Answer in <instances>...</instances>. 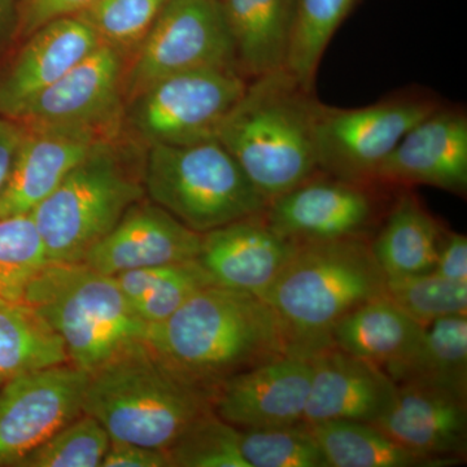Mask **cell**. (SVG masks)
<instances>
[{"mask_svg": "<svg viewBox=\"0 0 467 467\" xmlns=\"http://www.w3.org/2000/svg\"><path fill=\"white\" fill-rule=\"evenodd\" d=\"M0 69V116L15 119L101 43L84 21L57 18L36 29Z\"/></svg>", "mask_w": 467, "mask_h": 467, "instance_id": "44dd1931", "label": "cell"}, {"mask_svg": "<svg viewBox=\"0 0 467 467\" xmlns=\"http://www.w3.org/2000/svg\"><path fill=\"white\" fill-rule=\"evenodd\" d=\"M425 327L384 295L337 322L331 346L384 368L408 355Z\"/></svg>", "mask_w": 467, "mask_h": 467, "instance_id": "603a6c76", "label": "cell"}, {"mask_svg": "<svg viewBox=\"0 0 467 467\" xmlns=\"http://www.w3.org/2000/svg\"><path fill=\"white\" fill-rule=\"evenodd\" d=\"M84 413L99 420L112 441L168 451L213 410L207 392L178 377L140 340L91 371Z\"/></svg>", "mask_w": 467, "mask_h": 467, "instance_id": "277c9868", "label": "cell"}, {"mask_svg": "<svg viewBox=\"0 0 467 467\" xmlns=\"http://www.w3.org/2000/svg\"><path fill=\"white\" fill-rule=\"evenodd\" d=\"M432 273L467 284V238L459 233H444Z\"/></svg>", "mask_w": 467, "mask_h": 467, "instance_id": "74e56055", "label": "cell"}, {"mask_svg": "<svg viewBox=\"0 0 467 467\" xmlns=\"http://www.w3.org/2000/svg\"><path fill=\"white\" fill-rule=\"evenodd\" d=\"M125 144L104 140L30 212L48 263H82L144 196L142 175L128 164Z\"/></svg>", "mask_w": 467, "mask_h": 467, "instance_id": "8992f818", "label": "cell"}, {"mask_svg": "<svg viewBox=\"0 0 467 467\" xmlns=\"http://www.w3.org/2000/svg\"><path fill=\"white\" fill-rule=\"evenodd\" d=\"M248 467H328L309 423L239 430Z\"/></svg>", "mask_w": 467, "mask_h": 467, "instance_id": "1f68e13d", "label": "cell"}, {"mask_svg": "<svg viewBox=\"0 0 467 467\" xmlns=\"http://www.w3.org/2000/svg\"><path fill=\"white\" fill-rule=\"evenodd\" d=\"M67 362L63 340L26 304L0 306V376Z\"/></svg>", "mask_w": 467, "mask_h": 467, "instance_id": "83f0119b", "label": "cell"}, {"mask_svg": "<svg viewBox=\"0 0 467 467\" xmlns=\"http://www.w3.org/2000/svg\"><path fill=\"white\" fill-rule=\"evenodd\" d=\"M386 295V275L367 236L297 243L294 256L261 299L281 321L292 355L331 346L337 322Z\"/></svg>", "mask_w": 467, "mask_h": 467, "instance_id": "3957f363", "label": "cell"}, {"mask_svg": "<svg viewBox=\"0 0 467 467\" xmlns=\"http://www.w3.org/2000/svg\"><path fill=\"white\" fill-rule=\"evenodd\" d=\"M376 217L367 184L317 174L269 202L264 220L295 243L364 236Z\"/></svg>", "mask_w": 467, "mask_h": 467, "instance_id": "4fadbf2b", "label": "cell"}, {"mask_svg": "<svg viewBox=\"0 0 467 467\" xmlns=\"http://www.w3.org/2000/svg\"><path fill=\"white\" fill-rule=\"evenodd\" d=\"M248 79L235 67L165 77L125 103L121 131L134 146H186L216 140Z\"/></svg>", "mask_w": 467, "mask_h": 467, "instance_id": "ba28073f", "label": "cell"}, {"mask_svg": "<svg viewBox=\"0 0 467 467\" xmlns=\"http://www.w3.org/2000/svg\"><path fill=\"white\" fill-rule=\"evenodd\" d=\"M47 264L45 244L30 213L0 218V300L23 303L27 285Z\"/></svg>", "mask_w": 467, "mask_h": 467, "instance_id": "f546056e", "label": "cell"}, {"mask_svg": "<svg viewBox=\"0 0 467 467\" xmlns=\"http://www.w3.org/2000/svg\"><path fill=\"white\" fill-rule=\"evenodd\" d=\"M95 0H18L16 36L26 39L57 18L76 16Z\"/></svg>", "mask_w": 467, "mask_h": 467, "instance_id": "d590c367", "label": "cell"}, {"mask_svg": "<svg viewBox=\"0 0 467 467\" xmlns=\"http://www.w3.org/2000/svg\"><path fill=\"white\" fill-rule=\"evenodd\" d=\"M373 181L426 184L453 193L467 189V117L460 109L432 110L414 125L377 169Z\"/></svg>", "mask_w": 467, "mask_h": 467, "instance_id": "9a60e30c", "label": "cell"}, {"mask_svg": "<svg viewBox=\"0 0 467 467\" xmlns=\"http://www.w3.org/2000/svg\"><path fill=\"white\" fill-rule=\"evenodd\" d=\"M143 342L211 398L229 378L291 353L281 321L265 300L220 285L202 288L171 317L147 325Z\"/></svg>", "mask_w": 467, "mask_h": 467, "instance_id": "6da1fadb", "label": "cell"}, {"mask_svg": "<svg viewBox=\"0 0 467 467\" xmlns=\"http://www.w3.org/2000/svg\"><path fill=\"white\" fill-rule=\"evenodd\" d=\"M309 426L328 467L451 466L407 450L373 423L327 420Z\"/></svg>", "mask_w": 467, "mask_h": 467, "instance_id": "484cf974", "label": "cell"}, {"mask_svg": "<svg viewBox=\"0 0 467 467\" xmlns=\"http://www.w3.org/2000/svg\"><path fill=\"white\" fill-rule=\"evenodd\" d=\"M88 379V371L70 362L7 378L0 389V466H17L81 416Z\"/></svg>", "mask_w": 467, "mask_h": 467, "instance_id": "8fae6325", "label": "cell"}, {"mask_svg": "<svg viewBox=\"0 0 467 467\" xmlns=\"http://www.w3.org/2000/svg\"><path fill=\"white\" fill-rule=\"evenodd\" d=\"M167 451L171 466L248 467L241 451L239 429L214 413L193 423Z\"/></svg>", "mask_w": 467, "mask_h": 467, "instance_id": "e575fe53", "label": "cell"}, {"mask_svg": "<svg viewBox=\"0 0 467 467\" xmlns=\"http://www.w3.org/2000/svg\"><path fill=\"white\" fill-rule=\"evenodd\" d=\"M104 140L112 137L84 126H26L11 174L0 192V218L30 213Z\"/></svg>", "mask_w": 467, "mask_h": 467, "instance_id": "2e32d148", "label": "cell"}, {"mask_svg": "<svg viewBox=\"0 0 467 467\" xmlns=\"http://www.w3.org/2000/svg\"><path fill=\"white\" fill-rule=\"evenodd\" d=\"M5 304H7V303H5V301L0 300V306H5Z\"/></svg>", "mask_w": 467, "mask_h": 467, "instance_id": "b9f144b4", "label": "cell"}, {"mask_svg": "<svg viewBox=\"0 0 467 467\" xmlns=\"http://www.w3.org/2000/svg\"><path fill=\"white\" fill-rule=\"evenodd\" d=\"M312 380L304 422L376 423L396 395L383 368L330 346L310 356Z\"/></svg>", "mask_w": 467, "mask_h": 467, "instance_id": "d6986e66", "label": "cell"}, {"mask_svg": "<svg viewBox=\"0 0 467 467\" xmlns=\"http://www.w3.org/2000/svg\"><path fill=\"white\" fill-rule=\"evenodd\" d=\"M142 183L150 202L199 234L257 216L267 207L266 199L217 140L150 147Z\"/></svg>", "mask_w": 467, "mask_h": 467, "instance_id": "52a82bcc", "label": "cell"}, {"mask_svg": "<svg viewBox=\"0 0 467 467\" xmlns=\"http://www.w3.org/2000/svg\"><path fill=\"white\" fill-rule=\"evenodd\" d=\"M18 0H0V47L16 36Z\"/></svg>", "mask_w": 467, "mask_h": 467, "instance_id": "ab89813d", "label": "cell"}, {"mask_svg": "<svg viewBox=\"0 0 467 467\" xmlns=\"http://www.w3.org/2000/svg\"><path fill=\"white\" fill-rule=\"evenodd\" d=\"M24 134L26 126L16 119L0 116V192L7 183Z\"/></svg>", "mask_w": 467, "mask_h": 467, "instance_id": "f35d334b", "label": "cell"}, {"mask_svg": "<svg viewBox=\"0 0 467 467\" xmlns=\"http://www.w3.org/2000/svg\"><path fill=\"white\" fill-rule=\"evenodd\" d=\"M442 235L441 223L416 196L404 193L371 248L386 278L426 275L434 270Z\"/></svg>", "mask_w": 467, "mask_h": 467, "instance_id": "cb8c5ba5", "label": "cell"}, {"mask_svg": "<svg viewBox=\"0 0 467 467\" xmlns=\"http://www.w3.org/2000/svg\"><path fill=\"white\" fill-rule=\"evenodd\" d=\"M358 0H297L285 69L308 90L324 52Z\"/></svg>", "mask_w": 467, "mask_h": 467, "instance_id": "f1b7e54d", "label": "cell"}, {"mask_svg": "<svg viewBox=\"0 0 467 467\" xmlns=\"http://www.w3.org/2000/svg\"><path fill=\"white\" fill-rule=\"evenodd\" d=\"M113 276L135 315L146 325L164 321L193 294L216 285L198 259L140 267Z\"/></svg>", "mask_w": 467, "mask_h": 467, "instance_id": "4316f807", "label": "cell"}, {"mask_svg": "<svg viewBox=\"0 0 467 467\" xmlns=\"http://www.w3.org/2000/svg\"><path fill=\"white\" fill-rule=\"evenodd\" d=\"M319 101L285 67L248 82L216 140L269 202L318 173Z\"/></svg>", "mask_w": 467, "mask_h": 467, "instance_id": "7a4b0ae2", "label": "cell"}, {"mask_svg": "<svg viewBox=\"0 0 467 467\" xmlns=\"http://www.w3.org/2000/svg\"><path fill=\"white\" fill-rule=\"evenodd\" d=\"M110 438L99 420L88 414L70 420L24 457L20 467H99Z\"/></svg>", "mask_w": 467, "mask_h": 467, "instance_id": "836d02e7", "label": "cell"}, {"mask_svg": "<svg viewBox=\"0 0 467 467\" xmlns=\"http://www.w3.org/2000/svg\"><path fill=\"white\" fill-rule=\"evenodd\" d=\"M402 447L450 465L467 451V395L420 384H399L395 399L376 423Z\"/></svg>", "mask_w": 467, "mask_h": 467, "instance_id": "ac0fdd59", "label": "cell"}, {"mask_svg": "<svg viewBox=\"0 0 467 467\" xmlns=\"http://www.w3.org/2000/svg\"><path fill=\"white\" fill-rule=\"evenodd\" d=\"M438 109L423 98H396L359 109L319 103L316 152L321 173L368 184L401 138Z\"/></svg>", "mask_w": 467, "mask_h": 467, "instance_id": "30bf717a", "label": "cell"}, {"mask_svg": "<svg viewBox=\"0 0 467 467\" xmlns=\"http://www.w3.org/2000/svg\"><path fill=\"white\" fill-rule=\"evenodd\" d=\"M202 234L153 202H140L86 254V265L107 275L198 259Z\"/></svg>", "mask_w": 467, "mask_h": 467, "instance_id": "e0dca14e", "label": "cell"}, {"mask_svg": "<svg viewBox=\"0 0 467 467\" xmlns=\"http://www.w3.org/2000/svg\"><path fill=\"white\" fill-rule=\"evenodd\" d=\"M208 67L239 70L221 0H168L126 61L125 103L159 79Z\"/></svg>", "mask_w": 467, "mask_h": 467, "instance_id": "9c48e42d", "label": "cell"}, {"mask_svg": "<svg viewBox=\"0 0 467 467\" xmlns=\"http://www.w3.org/2000/svg\"><path fill=\"white\" fill-rule=\"evenodd\" d=\"M297 0H221L236 64L247 79L284 69Z\"/></svg>", "mask_w": 467, "mask_h": 467, "instance_id": "7402d4cb", "label": "cell"}, {"mask_svg": "<svg viewBox=\"0 0 467 467\" xmlns=\"http://www.w3.org/2000/svg\"><path fill=\"white\" fill-rule=\"evenodd\" d=\"M168 0H95L76 15L90 27L101 45L133 57Z\"/></svg>", "mask_w": 467, "mask_h": 467, "instance_id": "4dcf8cb0", "label": "cell"}, {"mask_svg": "<svg viewBox=\"0 0 467 467\" xmlns=\"http://www.w3.org/2000/svg\"><path fill=\"white\" fill-rule=\"evenodd\" d=\"M126 61L121 52L100 45L12 119L26 126H84L119 137Z\"/></svg>", "mask_w": 467, "mask_h": 467, "instance_id": "7c38bea8", "label": "cell"}, {"mask_svg": "<svg viewBox=\"0 0 467 467\" xmlns=\"http://www.w3.org/2000/svg\"><path fill=\"white\" fill-rule=\"evenodd\" d=\"M21 304L60 337L70 364L88 373L143 340L147 330L115 276L85 263H48L27 285Z\"/></svg>", "mask_w": 467, "mask_h": 467, "instance_id": "5b68a950", "label": "cell"}, {"mask_svg": "<svg viewBox=\"0 0 467 467\" xmlns=\"http://www.w3.org/2000/svg\"><path fill=\"white\" fill-rule=\"evenodd\" d=\"M5 379H7V378L0 376V387H2V384L5 383Z\"/></svg>", "mask_w": 467, "mask_h": 467, "instance_id": "60d3db41", "label": "cell"}, {"mask_svg": "<svg viewBox=\"0 0 467 467\" xmlns=\"http://www.w3.org/2000/svg\"><path fill=\"white\" fill-rule=\"evenodd\" d=\"M384 371L396 386L420 384L467 395L466 315L427 325L410 352Z\"/></svg>", "mask_w": 467, "mask_h": 467, "instance_id": "d4e9b609", "label": "cell"}, {"mask_svg": "<svg viewBox=\"0 0 467 467\" xmlns=\"http://www.w3.org/2000/svg\"><path fill=\"white\" fill-rule=\"evenodd\" d=\"M312 361L285 355L236 374L212 393V410L239 430L304 422Z\"/></svg>", "mask_w": 467, "mask_h": 467, "instance_id": "5bb4252c", "label": "cell"}, {"mask_svg": "<svg viewBox=\"0 0 467 467\" xmlns=\"http://www.w3.org/2000/svg\"><path fill=\"white\" fill-rule=\"evenodd\" d=\"M103 467H171L168 451L143 447L133 442L110 441Z\"/></svg>", "mask_w": 467, "mask_h": 467, "instance_id": "8d00e7d4", "label": "cell"}, {"mask_svg": "<svg viewBox=\"0 0 467 467\" xmlns=\"http://www.w3.org/2000/svg\"><path fill=\"white\" fill-rule=\"evenodd\" d=\"M296 248L297 243L273 232L261 213L202 234L198 261L216 285L263 297Z\"/></svg>", "mask_w": 467, "mask_h": 467, "instance_id": "ffe728a7", "label": "cell"}, {"mask_svg": "<svg viewBox=\"0 0 467 467\" xmlns=\"http://www.w3.org/2000/svg\"><path fill=\"white\" fill-rule=\"evenodd\" d=\"M386 296L423 326L466 315L467 310L466 282L451 281L432 272L386 278Z\"/></svg>", "mask_w": 467, "mask_h": 467, "instance_id": "d6a6232c", "label": "cell"}]
</instances>
